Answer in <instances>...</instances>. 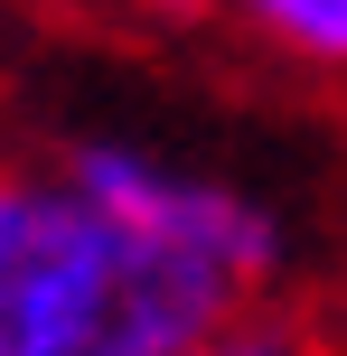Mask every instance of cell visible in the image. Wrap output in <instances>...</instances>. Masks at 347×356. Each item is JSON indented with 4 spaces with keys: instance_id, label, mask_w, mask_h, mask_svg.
Wrapping results in <instances>:
<instances>
[{
    "instance_id": "1",
    "label": "cell",
    "mask_w": 347,
    "mask_h": 356,
    "mask_svg": "<svg viewBox=\"0 0 347 356\" xmlns=\"http://www.w3.org/2000/svg\"><path fill=\"white\" fill-rule=\"evenodd\" d=\"M244 300L225 263L94 207L66 169H0V356H188Z\"/></svg>"
},
{
    "instance_id": "2",
    "label": "cell",
    "mask_w": 347,
    "mask_h": 356,
    "mask_svg": "<svg viewBox=\"0 0 347 356\" xmlns=\"http://www.w3.org/2000/svg\"><path fill=\"white\" fill-rule=\"evenodd\" d=\"M56 169H66L94 207L131 216V225L169 234V244H197L207 263H225L244 291H263L282 272L273 207H254L244 188H225V178H207V169H179V160H160V150H141V141H66Z\"/></svg>"
},
{
    "instance_id": "3",
    "label": "cell",
    "mask_w": 347,
    "mask_h": 356,
    "mask_svg": "<svg viewBox=\"0 0 347 356\" xmlns=\"http://www.w3.org/2000/svg\"><path fill=\"white\" fill-rule=\"evenodd\" d=\"M263 47L300 56V66H329L347 75V0H225Z\"/></svg>"
},
{
    "instance_id": "4",
    "label": "cell",
    "mask_w": 347,
    "mask_h": 356,
    "mask_svg": "<svg viewBox=\"0 0 347 356\" xmlns=\"http://www.w3.org/2000/svg\"><path fill=\"white\" fill-rule=\"evenodd\" d=\"M188 356H310L291 338V328H273V319H235L225 338H207V347H188Z\"/></svg>"
},
{
    "instance_id": "5",
    "label": "cell",
    "mask_w": 347,
    "mask_h": 356,
    "mask_svg": "<svg viewBox=\"0 0 347 356\" xmlns=\"http://www.w3.org/2000/svg\"><path fill=\"white\" fill-rule=\"evenodd\" d=\"M141 10H160V19H197L207 0H141Z\"/></svg>"
}]
</instances>
